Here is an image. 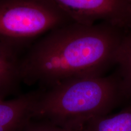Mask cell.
<instances>
[{
    "label": "cell",
    "instance_id": "obj_1",
    "mask_svg": "<svg viewBox=\"0 0 131 131\" xmlns=\"http://www.w3.org/2000/svg\"><path fill=\"white\" fill-rule=\"evenodd\" d=\"M127 30L105 22L57 27L21 56L23 83L47 88L71 78L104 75L115 66Z\"/></svg>",
    "mask_w": 131,
    "mask_h": 131
},
{
    "label": "cell",
    "instance_id": "obj_2",
    "mask_svg": "<svg viewBox=\"0 0 131 131\" xmlns=\"http://www.w3.org/2000/svg\"><path fill=\"white\" fill-rule=\"evenodd\" d=\"M39 89L34 120L75 130H83L92 120L108 115L124 101L114 73L73 78Z\"/></svg>",
    "mask_w": 131,
    "mask_h": 131
},
{
    "label": "cell",
    "instance_id": "obj_3",
    "mask_svg": "<svg viewBox=\"0 0 131 131\" xmlns=\"http://www.w3.org/2000/svg\"><path fill=\"white\" fill-rule=\"evenodd\" d=\"M70 22L51 0H0V46L21 57L40 38Z\"/></svg>",
    "mask_w": 131,
    "mask_h": 131
},
{
    "label": "cell",
    "instance_id": "obj_4",
    "mask_svg": "<svg viewBox=\"0 0 131 131\" xmlns=\"http://www.w3.org/2000/svg\"><path fill=\"white\" fill-rule=\"evenodd\" d=\"M72 22L131 29V0H51Z\"/></svg>",
    "mask_w": 131,
    "mask_h": 131
},
{
    "label": "cell",
    "instance_id": "obj_5",
    "mask_svg": "<svg viewBox=\"0 0 131 131\" xmlns=\"http://www.w3.org/2000/svg\"><path fill=\"white\" fill-rule=\"evenodd\" d=\"M40 89L0 100V131H24L34 119Z\"/></svg>",
    "mask_w": 131,
    "mask_h": 131
},
{
    "label": "cell",
    "instance_id": "obj_6",
    "mask_svg": "<svg viewBox=\"0 0 131 131\" xmlns=\"http://www.w3.org/2000/svg\"><path fill=\"white\" fill-rule=\"evenodd\" d=\"M21 57L0 46V100L8 99L23 83Z\"/></svg>",
    "mask_w": 131,
    "mask_h": 131
},
{
    "label": "cell",
    "instance_id": "obj_7",
    "mask_svg": "<svg viewBox=\"0 0 131 131\" xmlns=\"http://www.w3.org/2000/svg\"><path fill=\"white\" fill-rule=\"evenodd\" d=\"M115 75L118 80L124 101L131 103V30H127L119 47Z\"/></svg>",
    "mask_w": 131,
    "mask_h": 131
},
{
    "label": "cell",
    "instance_id": "obj_8",
    "mask_svg": "<svg viewBox=\"0 0 131 131\" xmlns=\"http://www.w3.org/2000/svg\"><path fill=\"white\" fill-rule=\"evenodd\" d=\"M83 131H131V103L117 114L96 118Z\"/></svg>",
    "mask_w": 131,
    "mask_h": 131
},
{
    "label": "cell",
    "instance_id": "obj_9",
    "mask_svg": "<svg viewBox=\"0 0 131 131\" xmlns=\"http://www.w3.org/2000/svg\"><path fill=\"white\" fill-rule=\"evenodd\" d=\"M24 131H83L63 128L58 126L43 121L33 120Z\"/></svg>",
    "mask_w": 131,
    "mask_h": 131
},
{
    "label": "cell",
    "instance_id": "obj_10",
    "mask_svg": "<svg viewBox=\"0 0 131 131\" xmlns=\"http://www.w3.org/2000/svg\"><path fill=\"white\" fill-rule=\"evenodd\" d=\"M130 30H131V29H130Z\"/></svg>",
    "mask_w": 131,
    "mask_h": 131
}]
</instances>
